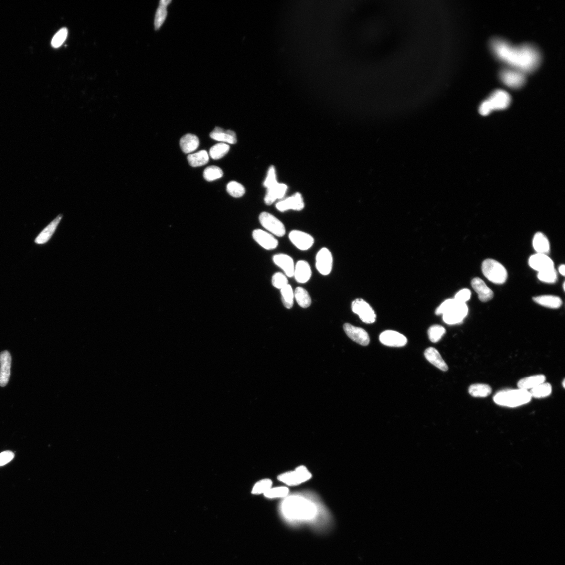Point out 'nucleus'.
I'll return each instance as SVG.
<instances>
[{
	"instance_id": "nucleus-44",
	"label": "nucleus",
	"mask_w": 565,
	"mask_h": 565,
	"mask_svg": "<svg viewBox=\"0 0 565 565\" xmlns=\"http://www.w3.org/2000/svg\"><path fill=\"white\" fill-rule=\"evenodd\" d=\"M272 283L274 287L280 290L289 284L286 275L281 272L276 273L273 275Z\"/></svg>"
},
{
	"instance_id": "nucleus-17",
	"label": "nucleus",
	"mask_w": 565,
	"mask_h": 565,
	"mask_svg": "<svg viewBox=\"0 0 565 565\" xmlns=\"http://www.w3.org/2000/svg\"><path fill=\"white\" fill-rule=\"evenodd\" d=\"M304 206L303 197L299 193H297L292 196L278 202L276 205L277 209L281 212L289 210L301 211L303 209Z\"/></svg>"
},
{
	"instance_id": "nucleus-10",
	"label": "nucleus",
	"mask_w": 565,
	"mask_h": 565,
	"mask_svg": "<svg viewBox=\"0 0 565 565\" xmlns=\"http://www.w3.org/2000/svg\"><path fill=\"white\" fill-rule=\"evenodd\" d=\"M352 311L357 314L362 322L372 324L376 321V315L370 305L361 298H357L351 305Z\"/></svg>"
},
{
	"instance_id": "nucleus-49",
	"label": "nucleus",
	"mask_w": 565,
	"mask_h": 565,
	"mask_svg": "<svg viewBox=\"0 0 565 565\" xmlns=\"http://www.w3.org/2000/svg\"><path fill=\"white\" fill-rule=\"evenodd\" d=\"M565 380L564 379L563 381V382H562V385H563V387L564 388H565Z\"/></svg>"
},
{
	"instance_id": "nucleus-41",
	"label": "nucleus",
	"mask_w": 565,
	"mask_h": 565,
	"mask_svg": "<svg viewBox=\"0 0 565 565\" xmlns=\"http://www.w3.org/2000/svg\"><path fill=\"white\" fill-rule=\"evenodd\" d=\"M272 481L270 479H264L255 484L252 493L254 495L264 494L272 488Z\"/></svg>"
},
{
	"instance_id": "nucleus-1",
	"label": "nucleus",
	"mask_w": 565,
	"mask_h": 565,
	"mask_svg": "<svg viewBox=\"0 0 565 565\" xmlns=\"http://www.w3.org/2000/svg\"><path fill=\"white\" fill-rule=\"evenodd\" d=\"M493 55L508 68L526 74L536 71L540 66L541 55L536 47L530 44L513 46L500 38L493 39L490 43Z\"/></svg>"
},
{
	"instance_id": "nucleus-9",
	"label": "nucleus",
	"mask_w": 565,
	"mask_h": 565,
	"mask_svg": "<svg viewBox=\"0 0 565 565\" xmlns=\"http://www.w3.org/2000/svg\"><path fill=\"white\" fill-rule=\"evenodd\" d=\"M261 225L274 235L282 237L286 233L283 223L269 212H263L259 216Z\"/></svg>"
},
{
	"instance_id": "nucleus-8",
	"label": "nucleus",
	"mask_w": 565,
	"mask_h": 565,
	"mask_svg": "<svg viewBox=\"0 0 565 565\" xmlns=\"http://www.w3.org/2000/svg\"><path fill=\"white\" fill-rule=\"evenodd\" d=\"M526 74L513 68H506L500 71L501 81L511 89H519L524 86L526 81Z\"/></svg>"
},
{
	"instance_id": "nucleus-14",
	"label": "nucleus",
	"mask_w": 565,
	"mask_h": 565,
	"mask_svg": "<svg viewBox=\"0 0 565 565\" xmlns=\"http://www.w3.org/2000/svg\"><path fill=\"white\" fill-rule=\"evenodd\" d=\"M344 329L347 335L357 344L363 346L369 344V334L364 329L346 323L344 325Z\"/></svg>"
},
{
	"instance_id": "nucleus-36",
	"label": "nucleus",
	"mask_w": 565,
	"mask_h": 565,
	"mask_svg": "<svg viewBox=\"0 0 565 565\" xmlns=\"http://www.w3.org/2000/svg\"><path fill=\"white\" fill-rule=\"evenodd\" d=\"M229 150V145L226 143H220L216 144L210 148L209 155L212 159H219L224 157Z\"/></svg>"
},
{
	"instance_id": "nucleus-38",
	"label": "nucleus",
	"mask_w": 565,
	"mask_h": 565,
	"mask_svg": "<svg viewBox=\"0 0 565 565\" xmlns=\"http://www.w3.org/2000/svg\"><path fill=\"white\" fill-rule=\"evenodd\" d=\"M538 279L544 283L553 284L558 279V274L555 269L553 268L538 272Z\"/></svg>"
},
{
	"instance_id": "nucleus-43",
	"label": "nucleus",
	"mask_w": 565,
	"mask_h": 565,
	"mask_svg": "<svg viewBox=\"0 0 565 565\" xmlns=\"http://www.w3.org/2000/svg\"><path fill=\"white\" fill-rule=\"evenodd\" d=\"M68 36V29L63 28L60 29L53 38L51 45L53 47L57 48L60 47L65 42Z\"/></svg>"
},
{
	"instance_id": "nucleus-5",
	"label": "nucleus",
	"mask_w": 565,
	"mask_h": 565,
	"mask_svg": "<svg viewBox=\"0 0 565 565\" xmlns=\"http://www.w3.org/2000/svg\"><path fill=\"white\" fill-rule=\"evenodd\" d=\"M510 103V94L505 91L497 90L482 103L479 106V112L482 115L486 116L493 111L507 109Z\"/></svg>"
},
{
	"instance_id": "nucleus-26",
	"label": "nucleus",
	"mask_w": 565,
	"mask_h": 565,
	"mask_svg": "<svg viewBox=\"0 0 565 565\" xmlns=\"http://www.w3.org/2000/svg\"><path fill=\"white\" fill-rule=\"evenodd\" d=\"M199 145V140L197 136L187 134L181 138L180 146L184 153L189 154L196 150Z\"/></svg>"
},
{
	"instance_id": "nucleus-25",
	"label": "nucleus",
	"mask_w": 565,
	"mask_h": 565,
	"mask_svg": "<svg viewBox=\"0 0 565 565\" xmlns=\"http://www.w3.org/2000/svg\"><path fill=\"white\" fill-rule=\"evenodd\" d=\"M424 356L431 364L443 371L448 370L449 368L442 358L439 352L435 348L429 347L424 352Z\"/></svg>"
},
{
	"instance_id": "nucleus-22",
	"label": "nucleus",
	"mask_w": 565,
	"mask_h": 565,
	"mask_svg": "<svg viewBox=\"0 0 565 565\" xmlns=\"http://www.w3.org/2000/svg\"><path fill=\"white\" fill-rule=\"evenodd\" d=\"M287 186L284 184L277 183L267 189L264 199L265 204L271 205L277 199H282L286 194Z\"/></svg>"
},
{
	"instance_id": "nucleus-42",
	"label": "nucleus",
	"mask_w": 565,
	"mask_h": 565,
	"mask_svg": "<svg viewBox=\"0 0 565 565\" xmlns=\"http://www.w3.org/2000/svg\"><path fill=\"white\" fill-rule=\"evenodd\" d=\"M289 493V489L286 487L271 488L264 495L265 497L273 499L287 497Z\"/></svg>"
},
{
	"instance_id": "nucleus-28",
	"label": "nucleus",
	"mask_w": 565,
	"mask_h": 565,
	"mask_svg": "<svg viewBox=\"0 0 565 565\" xmlns=\"http://www.w3.org/2000/svg\"><path fill=\"white\" fill-rule=\"evenodd\" d=\"M533 300L539 305L549 308L557 309L562 305V301L561 298L554 295L539 296L533 298Z\"/></svg>"
},
{
	"instance_id": "nucleus-34",
	"label": "nucleus",
	"mask_w": 565,
	"mask_h": 565,
	"mask_svg": "<svg viewBox=\"0 0 565 565\" xmlns=\"http://www.w3.org/2000/svg\"><path fill=\"white\" fill-rule=\"evenodd\" d=\"M531 397L542 398L551 395L552 386L549 383L543 382L529 392Z\"/></svg>"
},
{
	"instance_id": "nucleus-32",
	"label": "nucleus",
	"mask_w": 565,
	"mask_h": 565,
	"mask_svg": "<svg viewBox=\"0 0 565 565\" xmlns=\"http://www.w3.org/2000/svg\"><path fill=\"white\" fill-rule=\"evenodd\" d=\"M294 298L298 304L303 308H308L311 305L312 300L310 294L302 287L296 288Z\"/></svg>"
},
{
	"instance_id": "nucleus-3",
	"label": "nucleus",
	"mask_w": 565,
	"mask_h": 565,
	"mask_svg": "<svg viewBox=\"0 0 565 565\" xmlns=\"http://www.w3.org/2000/svg\"><path fill=\"white\" fill-rule=\"evenodd\" d=\"M468 312V308L466 303L458 302L454 299L446 300L436 311L437 315H443L444 322L449 325L462 322Z\"/></svg>"
},
{
	"instance_id": "nucleus-29",
	"label": "nucleus",
	"mask_w": 565,
	"mask_h": 565,
	"mask_svg": "<svg viewBox=\"0 0 565 565\" xmlns=\"http://www.w3.org/2000/svg\"><path fill=\"white\" fill-rule=\"evenodd\" d=\"M533 247L538 253L547 254L550 252V245L548 238L542 232L535 234L533 239Z\"/></svg>"
},
{
	"instance_id": "nucleus-37",
	"label": "nucleus",
	"mask_w": 565,
	"mask_h": 565,
	"mask_svg": "<svg viewBox=\"0 0 565 565\" xmlns=\"http://www.w3.org/2000/svg\"><path fill=\"white\" fill-rule=\"evenodd\" d=\"M227 190L230 195L235 198L242 197L246 192L244 186L234 181H231L227 185Z\"/></svg>"
},
{
	"instance_id": "nucleus-27",
	"label": "nucleus",
	"mask_w": 565,
	"mask_h": 565,
	"mask_svg": "<svg viewBox=\"0 0 565 565\" xmlns=\"http://www.w3.org/2000/svg\"><path fill=\"white\" fill-rule=\"evenodd\" d=\"M546 380V377L544 375L533 376L519 380L518 382V387L520 389L528 391V390H531L545 382Z\"/></svg>"
},
{
	"instance_id": "nucleus-20",
	"label": "nucleus",
	"mask_w": 565,
	"mask_h": 565,
	"mask_svg": "<svg viewBox=\"0 0 565 565\" xmlns=\"http://www.w3.org/2000/svg\"><path fill=\"white\" fill-rule=\"evenodd\" d=\"M274 263L285 273L286 276L292 278L294 275L295 265L293 259L285 254H278L273 258Z\"/></svg>"
},
{
	"instance_id": "nucleus-18",
	"label": "nucleus",
	"mask_w": 565,
	"mask_h": 565,
	"mask_svg": "<svg viewBox=\"0 0 565 565\" xmlns=\"http://www.w3.org/2000/svg\"><path fill=\"white\" fill-rule=\"evenodd\" d=\"M0 386L5 387L9 380L12 357L8 351H2L0 354Z\"/></svg>"
},
{
	"instance_id": "nucleus-21",
	"label": "nucleus",
	"mask_w": 565,
	"mask_h": 565,
	"mask_svg": "<svg viewBox=\"0 0 565 565\" xmlns=\"http://www.w3.org/2000/svg\"><path fill=\"white\" fill-rule=\"evenodd\" d=\"M311 276L310 264L304 260L298 261L295 266L293 275L296 281L299 283H305L310 280Z\"/></svg>"
},
{
	"instance_id": "nucleus-7",
	"label": "nucleus",
	"mask_w": 565,
	"mask_h": 565,
	"mask_svg": "<svg viewBox=\"0 0 565 565\" xmlns=\"http://www.w3.org/2000/svg\"><path fill=\"white\" fill-rule=\"evenodd\" d=\"M312 477V475L306 466H298L294 471L288 472L280 475L278 480L286 485L294 486L305 483Z\"/></svg>"
},
{
	"instance_id": "nucleus-30",
	"label": "nucleus",
	"mask_w": 565,
	"mask_h": 565,
	"mask_svg": "<svg viewBox=\"0 0 565 565\" xmlns=\"http://www.w3.org/2000/svg\"><path fill=\"white\" fill-rule=\"evenodd\" d=\"M187 159L188 162L191 166L197 167L207 164L209 162V157L207 152L205 150H202L197 153L189 155Z\"/></svg>"
},
{
	"instance_id": "nucleus-24",
	"label": "nucleus",
	"mask_w": 565,
	"mask_h": 565,
	"mask_svg": "<svg viewBox=\"0 0 565 565\" xmlns=\"http://www.w3.org/2000/svg\"><path fill=\"white\" fill-rule=\"evenodd\" d=\"M210 136L212 139L223 143L234 144L237 142L235 132L231 130H225L219 127H216Z\"/></svg>"
},
{
	"instance_id": "nucleus-50",
	"label": "nucleus",
	"mask_w": 565,
	"mask_h": 565,
	"mask_svg": "<svg viewBox=\"0 0 565 565\" xmlns=\"http://www.w3.org/2000/svg\"><path fill=\"white\" fill-rule=\"evenodd\" d=\"M565 282H564V283H563V290H564V291H565Z\"/></svg>"
},
{
	"instance_id": "nucleus-16",
	"label": "nucleus",
	"mask_w": 565,
	"mask_h": 565,
	"mask_svg": "<svg viewBox=\"0 0 565 565\" xmlns=\"http://www.w3.org/2000/svg\"><path fill=\"white\" fill-rule=\"evenodd\" d=\"M529 265L538 272L554 268L553 261L546 254L537 253L531 255L529 259Z\"/></svg>"
},
{
	"instance_id": "nucleus-15",
	"label": "nucleus",
	"mask_w": 565,
	"mask_h": 565,
	"mask_svg": "<svg viewBox=\"0 0 565 565\" xmlns=\"http://www.w3.org/2000/svg\"><path fill=\"white\" fill-rule=\"evenodd\" d=\"M252 236L254 240L266 250H274L278 246V240L268 232L261 229H256L253 231Z\"/></svg>"
},
{
	"instance_id": "nucleus-31",
	"label": "nucleus",
	"mask_w": 565,
	"mask_h": 565,
	"mask_svg": "<svg viewBox=\"0 0 565 565\" xmlns=\"http://www.w3.org/2000/svg\"><path fill=\"white\" fill-rule=\"evenodd\" d=\"M171 2H172V1H166V0H163V1H160L155 19V27L156 30L159 29L164 24L167 16V7Z\"/></svg>"
},
{
	"instance_id": "nucleus-2",
	"label": "nucleus",
	"mask_w": 565,
	"mask_h": 565,
	"mask_svg": "<svg viewBox=\"0 0 565 565\" xmlns=\"http://www.w3.org/2000/svg\"><path fill=\"white\" fill-rule=\"evenodd\" d=\"M281 514L287 522L294 525L308 523L314 528L324 530L329 528V519L321 509L310 500L300 496L287 497L281 506Z\"/></svg>"
},
{
	"instance_id": "nucleus-48",
	"label": "nucleus",
	"mask_w": 565,
	"mask_h": 565,
	"mask_svg": "<svg viewBox=\"0 0 565 565\" xmlns=\"http://www.w3.org/2000/svg\"><path fill=\"white\" fill-rule=\"evenodd\" d=\"M565 266L564 264H562V265H560V267L559 268V271L560 273L564 276L565 275Z\"/></svg>"
},
{
	"instance_id": "nucleus-23",
	"label": "nucleus",
	"mask_w": 565,
	"mask_h": 565,
	"mask_svg": "<svg viewBox=\"0 0 565 565\" xmlns=\"http://www.w3.org/2000/svg\"><path fill=\"white\" fill-rule=\"evenodd\" d=\"M62 219V215H60L54 220L51 221V223L39 233L35 240V243L38 244H43L48 242L56 231Z\"/></svg>"
},
{
	"instance_id": "nucleus-6",
	"label": "nucleus",
	"mask_w": 565,
	"mask_h": 565,
	"mask_svg": "<svg viewBox=\"0 0 565 565\" xmlns=\"http://www.w3.org/2000/svg\"><path fill=\"white\" fill-rule=\"evenodd\" d=\"M482 269L486 278L493 283L503 284L507 281V270L503 264L495 260H485L483 262Z\"/></svg>"
},
{
	"instance_id": "nucleus-19",
	"label": "nucleus",
	"mask_w": 565,
	"mask_h": 565,
	"mask_svg": "<svg viewBox=\"0 0 565 565\" xmlns=\"http://www.w3.org/2000/svg\"><path fill=\"white\" fill-rule=\"evenodd\" d=\"M471 285L481 302H487L493 298L494 292L481 279L474 278L472 281Z\"/></svg>"
},
{
	"instance_id": "nucleus-4",
	"label": "nucleus",
	"mask_w": 565,
	"mask_h": 565,
	"mask_svg": "<svg viewBox=\"0 0 565 565\" xmlns=\"http://www.w3.org/2000/svg\"><path fill=\"white\" fill-rule=\"evenodd\" d=\"M531 398L528 391L519 389L500 391L494 396V401L500 406L515 408L529 403Z\"/></svg>"
},
{
	"instance_id": "nucleus-46",
	"label": "nucleus",
	"mask_w": 565,
	"mask_h": 565,
	"mask_svg": "<svg viewBox=\"0 0 565 565\" xmlns=\"http://www.w3.org/2000/svg\"><path fill=\"white\" fill-rule=\"evenodd\" d=\"M471 297V291L467 289H464L456 293L454 299L458 302L466 303L467 301L470 300Z\"/></svg>"
},
{
	"instance_id": "nucleus-33",
	"label": "nucleus",
	"mask_w": 565,
	"mask_h": 565,
	"mask_svg": "<svg viewBox=\"0 0 565 565\" xmlns=\"http://www.w3.org/2000/svg\"><path fill=\"white\" fill-rule=\"evenodd\" d=\"M469 393L474 397H487L491 394L492 388L488 385L477 383L471 385L468 389Z\"/></svg>"
},
{
	"instance_id": "nucleus-40",
	"label": "nucleus",
	"mask_w": 565,
	"mask_h": 565,
	"mask_svg": "<svg viewBox=\"0 0 565 565\" xmlns=\"http://www.w3.org/2000/svg\"><path fill=\"white\" fill-rule=\"evenodd\" d=\"M223 176L222 169L219 167L211 166L207 167L204 172V177L208 181H212L221 178Z\"/></svg>"
},
{
	"instance_id": "nucleus-12",
	"label": "nucleus",
	"mask_w": 565,
	"mask_h": 565,
	"mask_svg": "<svg viewBox=\"0 0 565 565\" xmlns=\"http://www.w3.org/2000/svg\"><path fill=\"white\" fill-rule=\"evenodd\" d=\"M289 237L294 246L302 251L310 249L314 243V239L310 234L299 230L292 231Z\"/></svg>"
},
{
	"instance_id": "nucleus-45",
	"label": "nucleus",
	"mask_w": 565,
	"mask_h": 565,
	"mask_svg": "<svg viewBox=\"0 0 565 565\" xmlns=\"http://www.w3.org/2000/svg\"><path fill=\"white\" fill-rule=\"evenodd\" d=\"M278 183L276 180L275 169L274 166H272L270 167L267 176L264 181V186L266 188H269L275 185Z\"/></svg>"
},
{
	"instance_id": "nucleus-35",
	"label": "nucleus",
	"mask_w": 565,
	"mask_h": 565,
	"mask_svg": "<svg viewBox=\"0 0 565 565\" xmlns=\"http://www.w3.org/2000/svg\"><path fill=\"white\" fill-rule=\"evenodd\" d=\"M281 293L284 306L287 309L292 308L294 299V292L292 286L288 284L281 290Z\"/></svg>"
},
{
	"instance_id": "nucleus-47",
	"label": "nucleus",
	"mask_w": 565,
	"mask_h": 565,
	"mask_svg": "<svg viewBox=\"0 0 565 565\" xmlns=\"http://www.w3.org/2000/svg\"><path fill=\"white\" fill-rule=\"evenodd\" d=\"M14 453L10 451H6L0 454V466H3L11 462L14 458Z\"/></svg>"
},
{
	"instance_id": "nucleus-11",
	"label": "nucleus",
	"mask_w": 565,
	"mask_h": 565,
	"mask_svg": "<svg viewBox=\"0 0 565 565\" xmlns=\"http://www.w3.org/2000/svg\"><path fill=\"white\" fill-rule=\"evenodd\" d=\"M333 265L332 254L326 248L320 250L316 255V267L323 275H328L332 272Z\"/></svg>"
},
{
	"instance_id": "nucleus-13",
	"label": "nucleus",
	"mask_w": 565,
	"mask_h": 565,
	"mask_svg": "<svg viewBox=\"0 0 565 565\" xmlns=\"http://www.w3.org/2000/svg\"><path fill=\"white\" fill-rule=\"evenodd\" d=\"M379 339L382 344L389 347H401L407 343L406 337L394 330L383 332L380 334Z\"/></svg>"
},
{
	"instance_id": "nucleus-39",
	"label": "nucleus",
	"mask_w": 565,
	"mask_h": 565,
	"mask_svg": "<svg viewBox=\"0 0 565 565\" xmlns=\"http://www.w3.org/2000/svg\"><path fill=\"white\" fill-rule=\"evenodd\" d=\"M446 333L445 329L442 326L435 325L431 326L428 330L429 339L432 343H438Z\"/></svg>"
}]
</instances>
